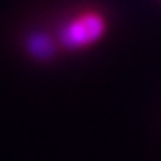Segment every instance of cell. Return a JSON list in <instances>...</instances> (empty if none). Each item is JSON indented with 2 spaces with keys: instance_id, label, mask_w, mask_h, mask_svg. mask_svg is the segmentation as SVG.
Returning <instances> with one entry per match:
<instances>
[{
  "instance_id": "obj_1",
  "label": "cell",
  "mask_w": 161,
  "mask_h": 161,
  "mask_svg": "<svg viewBox=\"0 0 161 161\" xmlns=\"http://www.w3.org/2000/svg\"><path fill=\"white\" fill-rule=\"evenodd\" d=\"M105 31V19L99 14L89 12L72 19L60 33V41L67 50H80L96 43Z\"/></svg>"
},
{
  "instance_id": "obj_2",
  "label": "cell",
  "mask_w": 161,
  "mask_h": 161,
  "mask_svg": "<svg viewBox=\"0 0 161 161\" xmlns=\"http://www.w3.org/2000/svg\"><path fill=\"white\" fill-rule=\"evenodd\" d=\"M28 53L38 60H48L53 55V43L47 34H33L28 40Z\"/></svg>"
}]
</instances>
